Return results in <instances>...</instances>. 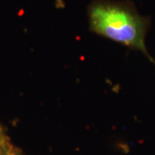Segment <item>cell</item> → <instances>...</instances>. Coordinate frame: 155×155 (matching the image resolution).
Here are the masks:
<instances>
[{"instance_id": "7a4b0ae2", "label": "cell", "mask_w": 155, "mask_h": 155, "mask_svg": "<svg viewBox=\"0 0 155 155\" xmlns=\"http://www.w3.org/2000/svg\"><path fill=\"white\" fill-rule=\"evenodd\" d=\"M5 155H22L18 150L15 149L9 144L6 145L5 147Z\"/></svg>"}, {"instance_id": "3957f363", "label": "cell", "mask_w": 155, "mask_h": 155, "mask_svg": "<svg viewBox=\"0 0 155 155\" xmlns=\"http://www.w3.org/2000/svg\"><path fill=\"white\" fill-rule=\"evenodd\" d=\"M7 144V139L4 132V129L0 126V147H4Z\"/></svg>"}, {"instance_id": "277c9868", "label": "cell", "mask_w": 155, "mask_h": 155, "mask_svg": "<svg viewBox=\"0 0 155 155\" xmlns=\"http://www.w3.org/2000/svg\"><path fill=\"white\" fill-rule=\"evenodd\" d=\"M7 144H8V143H7ZM6 145L5 146H4V147H0V155H5V153Z\"/></svg>"}, {"instance_id": "6da1fadb", "label": "cell", "mask_w": 155, "mask_h": 155, "mask_svg": "<svg viewBox=\"0 0 155 155\" xmlns=\"http://www.w3.org/2000/svg\"><path fill=\"white\" fill-rule=\"evenodd\" d=\"M88 16L94 33L139 50L151 59L145 43L149 18L140 16L132 3L94 0L89 6Z\"/></svg>"}]
</instances>
